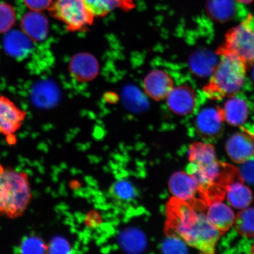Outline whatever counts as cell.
Returning a JSON list of instances; mask_svg holds the SVG:
<instances>
[{"mask_svg":"<svg viewBox=\"0 0 254 254\" xmlns=\"http://www.w3.org/2000/svg\"><path fill=\"white\" fill-rule=\"evenodd\" d=\"M237 132L228 138L226 143L227 153L232 161L243 164L254 157V141L249 133Z\"/></svg>","mask_w":254,"mask_h":254,"instance_id":"obj_9","label":"cell"},{"mask_svg":"<svg viewBox=\"0 0 254 254\" xmlns=\"http://www.w3.org/2000/svg\"><path fill=\"white\" fill-rule=\"evenodd\" d=\"M224 122L220 107H208L200 111L196 116L195 129L204 140L214 141L220 138L223 133Z\"/></svg>","mask_w":254,"mask_h":254,"instance_id":"obj_8","label":"cell"},{"mask_svg":"<svg viewBox=\"0 0 254 254\" xmlns=\"http://www.w3.org/2000/svg\"><path fill=\"white\" fill-rule=\"evenodd\" d=\"M206 216L212 226L224 234L233 226L236 218L229 206L218 201L212 202L209 205Z\"/></svg>","mask_w":254,"mask_h":254,"instance_id":"obj_16","label":"cell"},{"mask_svg":"<svg viewBox=\"0 0 254 254\" xmlns=\"http://www.w3.org/2000/svg\"><path fill=\"white\" fill-rule=\"evenodd\" d=\"M236 1L239 2L241 3H243V4H250V3L252 2L254 0H236Z\"/></svg>","mask_w":254,"mask_h":254,"instance_id":"obj_32","label":"cell"},{"mask_svg":"<svg viewBox=\"0 0 254 254\" xmlns=\"http://www.w3.org/2000/svg\"><path fill=\"white\" fill-rule=\"evenodd\" d=\"M110 197L119 204H127L134 201L138 196V190L130 181L117 180L110 187Z\"/></svg>","mask_w":254,"mask_h":254,"instance_id":"obj_23","label":"cell"},{"mask_svg":"<svg viewBox=\"0 0 254 254\" xmlns=\"http://www.w3.org/2000/svg\"><path fill=\"white\" fill-rule=\"evenodd\" d=\"M218 60L208 50H201L193 54L190 59V67L193 74L201 77L210 76L217 66Z\"/></svg>","mask_w":254,"mask_h":254,"instance_id":"obj_20","label":"cell"},{"mask_svg":"<svg viewBox=\"0 0 254 254\" xmlns=\"http://www.w3.org/2000/svg\"><path fill=\"white\" fill-rule=\"evenodd\" d=\"M170 192L174 198L180 201H192L200 190L196 181L187 172H178L171 177L169 182Z\"/></svg>","mask_w":254,"mask_h":254,"instance_id":"obj_14","label":"cell"},{"mask_svg":"<svg viewBox=\"0 0 254 254\" xmlns=\"http://www.w3.org/2000/svg\"><path fill=\"white\" fill-rule=\"evenodd\" d=\"M242 129L244 130V131H246L247 132L249 133V134L252 136V138H253L254 139V133H253L252 132H250V131H249V130H247V129H246L245 128H242Z\"/></svg>","mask_w":254,"mask_h":254,"instance_id":"obj_33","label":"cell"},{"mask_svg":"<svg viewBox=\"0 0 254 254\" xmlns=\"http://www.w3.org/2000/svg\"><path fill=\"white\" fill-rule=\"evenodd\" d=\"M59 93L56 85L51 81H42L34 87L32 95L33 103L40 108L52 107L59 100Z\"/></svg>","mask_w":254,"mask_h":254,"instance_id":"obj_22","label":"cell"},{"mask_svg":"<svg viewBox=\"0 0 254 254\" xmlns=\"http://www.w3.org/2000/svg\"><path fill=\"white\" fill-rule=\"evenodd\" d=\"M146 94L152 99L161 101L166 98L174 88V82L166 71L156 69L149 72L143 81Z\"/></svg>","mask_w":254,"mask_h":254,"instance_id":"obj_11","label":"cell"},{"mask_svg":"<svg viewBox=\"0 0 254 254\" xmlns=\"http://www.w3.org/2000/svg\"><path fill=\"white\" fill-rule=\"evenodd\" d=\"M220 56L210 79L203 88L206 97L212 100L234 96L242 89L246 81V64L232 54Z\"/></svg>","mask_w":254,"mask_h":254,"instance_id":"obj_3","label":"cell"},{"mask_svg":"<svg viewBox=\"0 0 254 254\" xmlns=\"http://www.w3.org/2000/svg\"><path fill=\"white\" fill-rule=\"evenodd\" d=\"M220 110L224 122L232 126H242L249 117V107L246 101L235 95L228 98Z\"/></svg>","mask_w":254,"mask_h":254,"instance_id":"obj_15","label":"cell"},{"mask_svg":"<svg viewBox=\"0 0 254 254\" xmlns=\"http://www.w3.org/2000/svg\"><path fill=\"white\" fill-rule=\"evenodd\" d=\"M22 31L34 42L46 39L49 33V23L41 11L31 10L25 14L21 20Z\"/></svg>","mask_w":254,"mask_h":254,"instance_id":"obj_12","label":"cell"},{"mask_svg":"<svg viewBox=\"0 0 254 254\" xmlns=\"http://www.w3.org/2000/svg\"><path fill=\"white\" fill-rule=\"evenodd\" d=\"M241 169V176L247 182L254 184V157L243 164Z\"/></svg>","mask_w":254,"mask_h":254,"instance_id":"obj_30","label":"cell"},{"mask_svg":"<svg viewBox=\"0 0 254 254\" xmlns=\"http://www.w3.org/2000/svg\"><path fill=\"white\" fill-rule=\"evenodd\" d=\"M32 40L23 31H8L3 41L5 52L14 58L27 57L33 49Z\"/></svg>","mask_w":254,"mask_h":254,"instance_id":"obj_17","label":"cell"},{"mask_svg":"<svg viewBox=\"0 0 254 254\" xmlns=\"http://www.w3.org/2000/svg\"><path fill=\"white\" fill-rule=\"evenodd\" d=\"M49 10L50 15L62 22L69 32L87 31L96 18L84 0H53Z\"/></svg>","mask_w":254,"mask_h":254,"instance_id":"obj_6","label":"cell"},{"mask_svg":"<svg viewBox=\"0 0 254 254\" xmlns=\"http://www.w3.org/2000/svg\"><path fill=\"white\" fill-rule=\"evenodd\" d=\"M251 14L225 35L224 43L217 50V55L232 54L247 65L254 64V28Z\"/></svg>","mask_w":254,"mask_h":254,"instance_id":"obj_5","label":"cell"},{"mask_svg":"<svg viewBox=\"0 0 254 254\" xmlns=\"http://www.w3.org/2000/svg\"><path fill=\"white\" fill-rule=\"evenodd\" d=\"M99 65L97 60L90 54H77L71 60L69 71L72 77L79 82L93 80L98 75Z\"/></svg>","mask_w":254,"mask_h":254,"instance_id":"obj_13","label":"cell"},{"mask_svg":"<svg viewBox=\"0 0 254 254\" xmlns=\"http://www.w3.org/2000/svg\"><path fill=\"white\" fill-rule=\"evenodd\" d=\"M226 196L232 207L240 209L249 207L253 198L252 190L241 181L228 184L226 187Z\"/></svg>","mask_w":254,"mask_h":254,"instance_id":"obj_21","label":"cell"},{"mask_svg":"<svg viewBox=\"0 0 254 254\" xmlns=\"http://www.w3.org/2000/svg\"><path fill=\"white\" fill-rule=\"evenodd\" d=\"M31 199L28 174L0 164V215L9 219L21 217Z\"/></svg>","mask_w":254,"mask_h":254,"instance_id":"obj_2","label":"cell"},{"mask_svg":"<svg viewBox=\"0 0 254 254\" xmlns=\"http://www.w3.org/2000/svg\"><path fill=\"white\" fill-rule=\"evenodd\" d=\"M87 8L95 18L106 17L111 12L120 9L129 11L135 8L133 0H84Z\"/></svg>","mask_w":254,"mask_h":254,"instance_id":"obj_18","label":"cell"},{"mask_svg":"<svg viewBox=\"0 0 254 254\" xmlns=\"http://www.w3.org/2000/svg\"><path fill=\"white\" fill-rule=\"evenodd\" d=\"M235 229L241 236L254 238V208L241 209L235 218Z\"/></svg>","mask_w":254,"mask_h":254,"instance_id":"obj_24","label":"cell"},{"mask_svg":"<svg viewBox=\"0 0 254 254\" xmlns=\"http://www.w3.org/2000/svg\"><path fill=\"white\" fill-rule=\"evenodd\" d=\"M122 243L125 249L134 250L135 252L140 251L145 246L144 238L140 232L132 230L123 234Z\"/></svg>","mask_w":254,"mask_h":254,"instance_id":"obj_27","label":"cell"},{"mask_svg":"<svg viewBox=\"0 0 254 254\" xmlns=\"http://www.w3.org/2000/svg\"><path fill=\"white\" fill-rule=\"evenodd\" d=\"M71 247L64 238L56 237L48 245V254H63L70 252Z\"/></svg>","mask_w":254,"mask_h":254,"instance_id":"obj_28","label":"cell"},{"mask_svg":"<svg viewBox=\"0 0 254 254\" xmlns=\"http://www.w3.org/2000/svg\"><path fill=\"white\" fill-rule=\"evenodd\" d=\"M252 253L254 254V245L252 248Z\"/></svg>","mask_w":254,"mask_h":254,"instance_id":"obj_34","label":"cell"},{"mask_svg":"<svg viewBox=\"0 0 254 254\" xmlns=\"http://www.w3.org/2000/svg\"><path fill=\"white\" fill-rule=\"evenodd\" d=\"M166 99L168 108L177 115H189L195 109V92L186 85L174 87Z\"/></svg>","mask_w":254,"mask_h":254,"instance_id":"obj_10","label":"cell"},{"mask_svg":"<svg viewBox=\"0 0 254 254\" xmlns=\"http://www.w3.org/2000/svg\"><path fill=\"white\" fill-rule=\"evenodd\" d=\"M253 80L254 81V72H253Z\"/></svg>","mask_w":254,"mask_h":254,"instance_id":"obj_35","label":"cell"},{"mask_svg":"<svg viewBox=\"0 0 254 254\" xmlns=\"http://www.w3.org/2000/svg\"><path fill=\"white\" fill-rule=\"evenodd\" d=\"M186 244L182 238L175 236L165 243L164 250L168 253H187L188 252Z\"/></svg>","mask_w":254,"mask_h":254,"instance_id":"obj_29","label":"cell"},{"mask_svg":"<svg viewBox=\"0 0 254 254\" xmlns=\"http://www.w3.org/2000/svg\"><path fill=\"white\" fill-rule=\"evenodd\" d=\"M174 198L169 206L170 226L175 236L204 254H214L224 233L209 222L206 214L190 203Z\"/></svg>","mask_w":254,"mask_h":254,"instance_id":"obj_1","label":"cell"},{"mask_svg":"<svg viewBox=\"0 0 254 254\" xmlns=\"http://www.w3.org/2000/svg\"><path fill=\"white\" fill-rule=\"evenodd\" d=\"M190 163L186 172L198 183L199 189H207L221 174V166L216 157L215 148L211 144L197 142L190 146Z\"/></svg>","mask_w":254,"mask_h":254,"instance_id":"obj_4","label":"cell"},{"mask_svg":"<svg viewBox=\"0 0 254 254\" xmlns=\"http://www.w3.org/2000/svg\"><path fill=\"white\" fill-rule=\"evenodd\" d=\"M238 7L236 0H208L206 11L212 20L218 23L230 21L238 13Z\"/></svg>","mask_w":254,"mask_h":254,"instance_id":"obj_19","label":"cell"},{"mask_svg":"<svg viewBox=\"0 0 254 254\" xmlns=\"http://www.w3.org/2000/svg\"><path fill=\"white\" fill-rule=\"evenodd\" d=\"M25 5L31 10L43 11L49 9L53 0H24Z\"/></svg>","mask_w":254,"mask_h":254,"instance_id":"obj_31","label":"cell"},{"mask_svg":"<svg viewBox=\"0 0 254 254\" xmlns=\"http://www.w3.org/2000/svg\"><path fill=\"white\" fill-rule=\"evenodd\" d=\"M16 21L13 8L5 2H0V34L7 33Z\"/></svg>","mask_w":254,"mask_h":254,"instance_id":"obj_26","label":"cell"},{"mask_svg":"<svg viewBox=\"0 0 254 254\" xmlns=\"http://www.w3.org/2000/svg\"><path fill=\"white\" fill-rule=\"evenodd\" d=\"M48 245L40 237L34 235L23 237L18 246V253L44 254L47 253Z\"/></svg>","mask_w":254,"mask_h":254,"instance_id":"obj_25","label":"cell"},{"mask_svg":"<svg viewBox=\"0 0 254 254\" xmlns=\"http://www.w3.org/2000/svg\"><path fill=\"white\" fill-rule=\"evenodd\" d=\"M27 113L8 98L0 96V134L7 136L9 144L15 143V134L21 128Z\"/></svg>","mask_w":254,"mask_h":254,"instance_id":"obj_7","label":"cell"}]
</instances>
